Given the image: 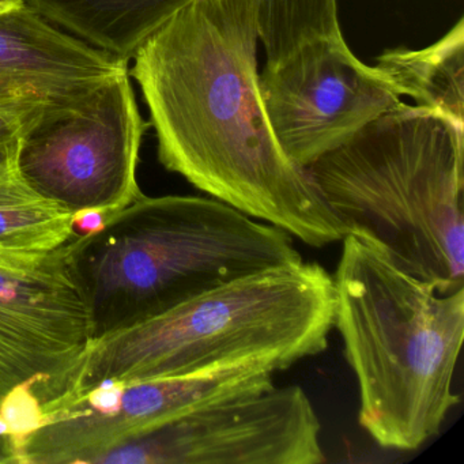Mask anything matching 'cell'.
<instances>
[{
    "label": "cell",
    "mask_w": 464,
    "mask_h": 464,
    "mask_svg": "<svg viewBox=\"0 0 464 464\" xmlns=\"http://www.w3.org/2000/svg\"><path fill=\"white\" fill-rule=\"evenodd\" d=\"M257 42L252 0H191L140 44L130 75L169 172L323 248L347 232L308 169L274 135L260 93Z\"/></svg>",
    "instance_id": "obj_1"
},
{
    "label": "cell",
    "mask_w": 464,
    "mask_h": 464,
    "mask_svg": "<svg viewBox=\"0 0 464 464\" xmlns=\"http://www.w3.org/2000/svg\"><path fill=\"white\" fill-rule=\"evenodd\" d=\"M335 311L334 276L319 263L248 274L92 341L43 409L53 417L104 382L132 384L251 362L285 371L325 352Z\"/></svg>",
    "instance_id": "obj_2"
},
{
    "label": "cell",
    "mask_w": 464,
    "mask_h": 464,
    "mask_svg": "<svg viewBox=\"0 0 464 464\" xmlns=\"http://www.w3.org/2000/svg\"><path fill=\"white\" fill-rule=\"evenodd\" d=\"M347 235L441 293L464 287V124L403 102L306 168Z\"/></svg>",
    "instance_id": "obj_3"
},
{
    "label": "cell",
    "mask_w": 464,
    "mask_h": 464,
    "mask_svg": "<svg viewBox=\"0 0 464 464\" xmlns=\"http://www.w3.org/2000/svg\"><path fill=\"white\" fill-rule=\"evenodd\" d=\"M93 341L248 274L304 260L292 236L214 198L142 197L64 246Z\"/></svg>",
    "instance_id": "obj_4"
},
{
    "label": "cell",
    "mask_w": 464,
    "mask_h": 464,
    "mask_svg": "<svg viewBox=\"0 0 464 464\" xmlns=\"http://www.w3.org/2000/svg\"><path fill=\"white\" fill-rule=\"evenodd\" d=\"M342 241L334 327L357 379L358 422L379 447L418 450L460 401L464 287L441 295L355 236Z\"/></svg>",
    "instance_id": "obj_5"
},
{
    "label": "cell",
    "mask_w": 464,
    "mask_h": 464,
    "mask_svg": "<svg viewBox=\"0 0 464 464\" xmlns=\"http://www.w3.org/2000/svg\"><path fill=\"white\" fill-rule=\"evenodd\" d=\"M146 123L129 69L111 75L72 104L44 111L21 129L18 175L72 214L105 219L142 197L138 161Z\"/></svg>",
    "instance_id": "obj_6"
},
{
    "label": "cell",
    "mask_w": 464,
    "mask_h": 464,
    "mask_svg": "<svg viewBox=\"0 0 464 464\" xmlns=\"http://www.w3.org/2000/svg\"><path fill=\"white\" fill-rule=\"evenodd\" d=\"M322 423L300 385L225 399L134 434L94 464H320Z\"/></svg>",
    "instance_id": "obj_7"
},
{
    "label": "cell",
    "mask_w": 464,
    "mask_h": 464,
    "mask_svg": "<svg viewBox=\"0 0 464 464\" xmlns=\"http://www.w3.org/2000/svg\"><path fill=\"white\" fill-rule=\"evenodd\" d=\"M259 81L274 135L301 168L401 102L387 75L363 64L343 36L306 43L278 66L265 67Z\"/></svg>",
    "instance_id": "obj_8"
},
{
    "label": "cell",
    "mask_w": 464,
    "mask_h": 464,
    "mask_svg": "<svg viewBox=\"0 0 464 464\" xmlns=\"http://www.w3.org/2000/svg\"><path fill=\"white\" fill-rule=\"evenodd\" d=\"M92 323L64 246L39 259L0 263V401L36 382L42 404L91 346Z\"/></svg>",
    "instance_id": "obj_9"
},
{
    "label": "cell",
    "mask_w": 464,
    "mask_h": 464,
    "mask_svg": "<svg viewBox=\"0 0 464 464\" xmlns=\"http://www.w3.org/2000/svg\"><path fill=\"white\" fill-rule=\"evenodd\" d=\"M274 373L266 363L251 362L192 376L126 384L115 414L70 407L53 415L26 440L21 464H94L97 456L127 437L216 401L271 390Z\"/></svg>",
    "instance_id": "obj_10"
},
{
    "label": "cell",
    "mask_w": 464,
    "mask_h": 464,
    "mask_svg": "<svg viewBox=\"0 0 464 464\" xmlns=\"http://www.w3.org/2000/svg\"><path fill=\"white\" fill-rule=\"evenodd\" d=\"M127 62L59 31L24 2L0 10V115L21 127L72 104Z\"/></svg>",
    "instance_id": "obj_11"
},
{
    "label": "cell",
    "mask_w": 464,
    "mask_h": 464,
    "mask_svg": "<svg viewBox=\"0 0 464 464\" xmlns=\"http://www.w3.org/2000/svg\"><path fill=\"white\" fill-rule=\"evenodd\" d=\"M191 0H25L45 20L129 63L138 48Z\"/></svg>",
    "instance_id": "obj_12"
},
{
    "label": "cell",
    "mask_w": 464,
    "mask_h": 464,
    "mask_svg": "<svg viewBox=\"0 0 464 464\" xmlns=\"http://www.w3.org/2000/svg\"><path fill=\"white\" fill-rule=\"evenodd\" d=\"M399 93L464 124V20L423 50H387L376 59Z\"/></svg>",
    "instance_id": "obj_13"
},
{
    "label": "cell",
    "mask_w": 464,
    "mask_h": 464,
    "mask_svg": "<svg viewBox=\"0 0 464 464\" xmlns=\"http://www.w3.org/2000/svg\"><path fill=\"white\" fill-rule=\"evenodd\" d=\"M74 214L32 188L15 167L0 170V263L39 259L74 238Z\"/></svg>",
    "instance_id": "obj_14"
},
{
    "label": "cell",
    "mask_w": 464,
    "mask_h": 464,
    "mask_svg": "<svg viewBox=\"0 0 464 464\" xmlns=\"http://www.w3.org/2000/svg\"><path fill=\"white\" fill-rule=\"evenodd\" d=\"M266 67L289 59L306 43L341 37L336 0H252Z\"/></svg>",
    "instance_id": "obj_15"
},
{
    "label": "cell",
    "mask_w": 464,
    "mask_h": 464,
    "mask_svg": "<svg viewBox=\"0 0 464 464\" xmlns=\"http://www.w3.org/2000/svg\"><path fill=\"white\" fill-rule=\"evenodd\" d=\"M36 382L15 385L0 401V420L14 442L18 464L26 440L48 422L47 412L43 409L39 396L34 392Z\"/></svg>",
    "instance_id": "obj_16"
},
{
    "label": "cell",
    "mask_w": 464,
    "mask_h": 464,
    "mask_svg": "<svg viewBox=\"0 0 464 464\" xmlns=\"http://www.w3.org/2000/svg\"><path fill=\"white\" fill-rule=\"evenodd\" d=\"M21 124L0 115V170L14 167L20 146Z\"/></svg>",
    "instance_id": "obj_17"
},
{
    "label": "cell",
    "mask_w": 464,
    "mask_h": 464,
    "mask_svg": "<svg viewBox=\"0 0 464 464\" xmlns=\"http://www.w3.org/2000/svg\"><path fill=\"white\" fill-rule=\"evenodd\" d=\"M105 214L100 210H82L78 211L72 217V230H74V238L82 237V236L92 235L104 227Z\"/></svg>",
    "instance_id": "obj_18"
},
{
    "label": "cell",
    "mask_w": 464,
    "mask_h": 464,
    "mask_svg": "<svg viewBox=\"0 0 464 464\" xmlns=\"http://www.w3.org/2000/svg\"><path fill=\"white\" fill-rule=\"evenodd\" d=\"M25 0H0V10L9 9V7L20 6Z\"/></svg>",
    "instance_id": "obj_19"
}]
</instances>
